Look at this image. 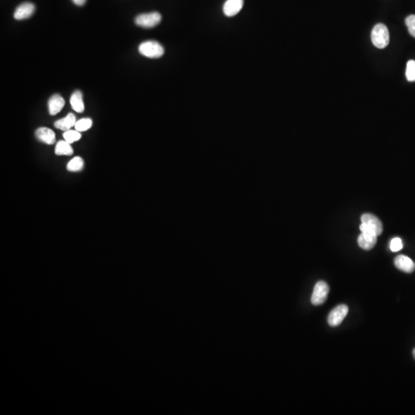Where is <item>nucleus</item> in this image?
<instances>
[{
	"instance_id": "nucleus-22",
	"label": "nucleus",
	"mask_w": 415,
	"mask_h": 415,
	"mask_svg": "<svg viewBox=\"0 0 415 415\" xmlns=\"http://www.w3.org/2000/svg\"><path fill=\"white\" fill-rule=\"evenodd\" d=\"M360 230H361V233L377 236L375 229L371 225L367 224V223H361V226H360Z\"/></svg>"
},
{
	"instance_id": "nucleus-5",
	"label": "nucleus",
	"mask_w": 415,
	"mask_h": 415,
	"mask_svg": "<svg viewBox=\"0 0 415 415\" xmlns=\"http://www.w3.org/2000/svg\"><path fill=\"white\" fill-rule=\"evenodd\" d=\"M348 313V307L345 305H340L334 308L328 315V325L331 327H337L341 325Z\"/></svg>"
},
{
	"instance_id": "nucleus-10",
	"label": "nucleus",
	"mask_w": 415,
	"mask_h": 415,
	"mask_svg": "<svg viewBox=\"0 0 415 415\" xmlns=\"http://www.w3.org/2000/svg\"><path fill=\"white\" fill-rule=\"evenodd\" d=\"M64 99L60 95H53L51 96L48 102L49 112L51 115H56V114L61 112L62 109L64 107Z\"/></svg>"
},
{
	"instance_id": "nucleus-16",
	"label": "nucleus",
	"mask_w": 415,
	"mask_h": 415,
	"mask_svg": "<svg viewBox=\"0 0 415 415\" xmlns=\"http://www.w3.org/2000/svg\"><path fill=\"white\" fill-rule=\"evenodd\" d=\"M84 167V161L81 157H75L67 165V170L69 171H79Z\"/></svg>"
},
{
	"instance_id": "nucleus-18",
	"label": "nucleus",
	"mask_w": 415,
	"mask_h": 415,
	"mask_svg": "<svg viewBox=\"0 0 415 415\" xmlns=\"http://www.w3.org/2000/svg\"><path fill=\"white\" fill-rule=\"evenodd\" d=\"M63 138H65L66 142H69V144H72L80 139L81 134L77 130H68L66 131L63 134Z\"/></svg>"
},
{
	"instance_id": "nucleus-2",
	"label": "nucleus",
	"mask_w": 415,
	"mask_h": 415,
	"mask_svg": "<svg viewBox=\"0 0 415 415\" xmlns=\"http://www.w3.org/2000/svg\"><path fill=\"white\" fill-rule=\"evenodd\" d=\"M138 51L142 56L151 59H158L165 53L163 46L156 41H146L138 46Z\"/></svg>"
},
{
	"instance_id": "nucleus-8",
	"label": "nucleus",
	"mask_w": 415,
	"mask_h": 415,
	"mask_svg": "<svg viewBox=\"0 0 415 415\" xmlns=\"http://www.w3.org/2000/svg\"><path fill=\"white\" fill-rule=\"evenodd\" d=\"M396 268L406 273H412L415 270V264L410 258L406 256H397L394 259Z\"/></svg>"
},
{
	"instance_id": "nucleus-14",
	"label": "nucleus",
	"mask_w": 415,
	"mask_h": 415,
	"mask_svg": "<svg viewBox=\"0 0 415 415\" xmlns=\"http://www.w3.org/2000/svg\"><path fill=\"white\" fill-rule=\"evenodd\" d=\"M70 104L73 110L76 111L78 113H82L84 112L85 105L83 102V93L79 90L73 92L70 98Z\"/></svg>"
},
{
	"instance_id": "nucleus-23",
	"label": "nucleus",
	"mask_w": 415,
	"mask_h": 415,
	"mask_svg": "<svg viewBox=\"0 0 415 415\" xmlns=\"http://www.w3.org/2000/svg\"><path fill=\"white\" fill-rule=\"evenodd\" d=\"M73 2L74 3V4H76V6H81L84 5L86 3V0H73Z\"/></svg>"
},
{
	"instance_id": "nucleus-12",
	"label": "nucleus",
	"mask_w": 415,
	"mask_h": 415,
	"mask_svg": "<svg viewBox=\"0 0 415 415\" xmlns=\"http://www.w3.org/2000/svg\"><path fill=\"white\" fill-rule=\"evenodd\" d=\"M76 122L77 121H76V116L73 113H69L66 117L56 121L54 125L56 129L66 132V131L70 130L72 127L75 126Z\"/></svg>"
},
{
	"instance_id": "nucleus-6",
	"label": "nucleus",
	"mask_w": 415,
	"mask_h": 415,
	"mask_svg": "<svg viewBox=\"0 0 415 415\" xmlns=\"http://www.w3.org/2000/svg\"><path fill=\"white\" fill-rule=\"evenodd\" d=\"M244 6V0H227L223 6V13L228 17L237 15Z\"/></svg>"
},
{
	"instance_id": "nucleus-24",
	"label": "nucleus",
	"mask_w": 415,
	"mask_h": 415,
	"mask_svg": "<svg viewBox=\"0 0 415 415\" xmlns=\"http://www.w3.org/2000/svg\"><path fill=\"white\" fill-rule=\"evenodd\" d=\"M413 357H414V359H415V348H414V349H413Z\"/></svg>"
},
{
	"instance_id": "nucleus-9",
	"label": "nucleus",
	"mask_w": 415,
	"mask_h": 415,
	"mask_svg": "<svg viewBox=\"0 0 415 415\" xmlns=\"http://www.w3.org/2000/svg\"><path fill=\"white\" fill-rule=\"evenodd\" d=\"M36 136L40 142L47 145H53L56 142V135L52 129L42 127L36 131Z\"/></svg>"
},
{
	"instance_id": "nucleus-11",
	"label": "nucleus",
	"mask_w": 415,
	"mask_h": 415,
	"mask_svg": "<svg viewBox=\"0 0 415 415\" xmlns=\"http://www.w3.org/2000/svg\"><path fill=\"white\" fill-rule=\"evenodd\" d=\"M377 236L374 235L361 233L357 239V243L361 249L364 250H371L377 243Z\"/></svg>"
},
{
	"instance_id": "nucleus-1",
	"label": "nucleus",
	"mask_w": 415,
	"mask_h": 415,
	"mask_svg": "<svg viewBox=\"0 0 415 415\" xmlns=\"http://www.w3.org/2000/svg\"><path fill=\"white\" fill-rule=\"evenodd\" d=\"M371 41L373 45L378 49H384L388 46L390 35L388 29L384 24L378 23L373 28L371 32Z\"/></svg>"
},
{
	"instance_id": "nucleus-15",
	"label": "nucleus",
	"mask_w": 415,
	"mask_h": 415,
	"mask_svg": "<svg viewBox=\"0 0 415 415\" xmlns=\"http://www.w3.org/2000/svg\"><path fill=\"white\" fill-rule=\"evenodd\" d=\"M55 153L57 155H72L73 154V149L72 148L71 144L66 142V140L60 141L56 144L55 148Z\"/></svg>"
},
{
	"instance_id": "nucleus-4",
	"label": "nucleus",
	"mask_w": 415,
	"mask_h": 415,
	"mask_svg": "<svg viewBox=\"0 0 415 415\" xmlns=\"http://www.w3.org/2000/svg\"><path fill=\"white\" fill-rule=\"evenodd\" d=\"M161 20V14L157 12H152V13L137 16L135 23L137 26L142 27V28H153L159 24Z\"/></svg>"
},
{
	"instance_id": "nucleus-19",
	"label": "nucleus",
	"mask_w": 415,
	"mask_h": 415,
	"mask_svg": "<svg viewBox=\"0 0 415 415\" xmlns=\"http://www.w3.org/2000/svg\"><path fill=\"white\" fill-rule=\"evenodd\" d=\"M406 78L408 82H415V61L410 60L407 62L406 68Z\"/></svg>"
},
{
	"instance_id": "nucleus-20",
	"label": "nucleus",
	"mask_w": 415,
	"mask_h": 415,
	"mask_svg": "<svg viewBox=\"0 0 415 415\" xmlns=\"http://www.w3.org/2000/svg\"><path fill=\"white\" fill-rule=\"evenodd\" d=\"M405 24L410 36L415 38V15H410L406 18Z\"/></svg>"
},
{
	"instance_id": "nucleus-13",
	"label": "nucleus",
	"mask_w": 415,
	"mask_h": 415,
	"mask_svg": "<svg viewBox=\"0 0 415 415\" xmlns=\"http://www.w3.org/2000/svg\"><path fill=\"white\" fill-rule=\"evenodd\" d=\"M361 223L371 225L375 229L377 236L381 235L383 232V226L378 218L376 217L374 215L364 214L361 216Z\"/></svg>"
},
{
	"instance_id": "nucleus-3",
	"label": "nucleus",
	"mask_w": 415,
	"mask_h": 415,
	"mask_svg": "<svg viewBox=\"0 0 415 415\" xmlns=\"http://www.w3.org/2000/svg\"><path fill=\"white\" fill-rule=\"evenodd\" d=\"M330 288L328 284L323 281H320L315 285L314 292L311 295V302L315 306L322 305L326 302L329 293Z\"/></svg>"
},
{
	"instance_id": "nucleus-17",
	"label": "nucleus",
	"mask_w": 415,
	"mask_h": 415,
	"mask_svg": "<svg viewBox=\"0 0 415 415\" xmlns=\"http://www.w3.org/2000/svg\"><path fill=\"white\" fill-rule=\"evenodd\" d=\"M92 119H89V118H85V119H82L80 120L77 121L76 125H75V128H76V130H77L78 132H82L89 130L91 127H92Z\"/></svg>"
},
{
	"instance_id": "nucleus-7",
	"label": "nucleus",
	"mask_w": 415,
	"mask_h": 415,
	"mask_svg": "<svg viewBox=\"0 0 415 415\" xmlns=\"http://www.w3.org/2000/svg\"><path fill=\"white\" fill-rule=\"evenodd\" d=\"M36 7L32 3H24L16 9L14 18L17 20H26L30 18L35 13Z\"/></svg>"
},
{
	"instance_id": "nucleus-21",
	"label": "nucleus",
	"mask_w": 415,
	"mask_h": 415,
	"mask_svg": "<svg viewBox=\"0 0 415 415\" xmlns=\"http://www.w3.org/2000/svg\"><path fill=\"white\" fill-rule=\"evenodd\" d=\"M402 248H403V244L400 238H394L390 241V249L392 252H398L401 250Z\"/></svg>"
}]
</instances>
